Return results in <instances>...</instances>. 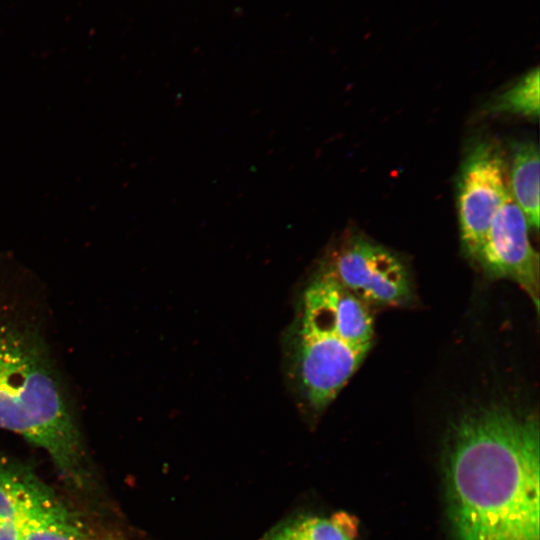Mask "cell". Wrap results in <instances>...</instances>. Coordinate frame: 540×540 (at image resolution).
I'll list each match as a JSON object with an SVG mask.
<instances>
[{
    "label": "cell",
    "mask_w": 540,
    "mask_h": 540,
    "mask_svg": "<svg viewBox=\"0 0 540 540\" xmlns=\"http://www.w3.org/2000/svg\"><path fill=\"white\" fill-rule=\"evenodd\" d=\"M539 422L489 405L452 427L447 485L455 540H539Z\"/></svg>",
    "instance_id": "6da1fadb"
},
{
    "label": "cell",
    "mask_w": 540,
    "mask_h": 540,
    "mask_svg": "<svg viewBox=\"0 0 540 540\" xmlns=\"http://www.w3.org/2000/svg\"><path fill=\"white\" fill-rule=\"evenodd\" d=\"M0 429L14 432L49 455L76 489L91 474L73 404L41 332L0 312Z\"/></svg>",
    "instance_id": "7a4b0ae2"
},
{
    "label": "cell",
    "mask_w": 540,
    "mask_h": 540,
    "mask_svg": "<svg viewBox=\"0 0 540 540\" xmlns=\"http://www.w3.org/2000/svg\"><path fill=\"white\" fill-rule=\"evenodd\" d=\"M508 194L507 161L502 148L492 139L475 141L461 163L456 182L460 240L472 259Z\"/></svg>",
    "instance_id": "3957f363"
},
{
    "label": "cell",
    "mask_w": 540,
    "mask_h": 540,
    "mask_svg": "<svg viewBox=\"0 0 540 540\" xmlns=\"http://www.w3.org/2000/svg\"><path fill=\"white\" fill-rule=\"evenodd\" d=\"M370 348L337 332L295 323L292 365L304 400L314 411L328 406L359 368Z\"/></svg>",
    "instance_id": "277c9868"
},
{
    "label": "cell",
    "mask_w": 540,
    "mask_h": 540,
    "mask_svg": "<svg viewBox=\"0 0 540 540\" xmlns=\"http://www.w3.org/2000/svg\"><path fill=\"white\" fill-rule=\"evenodd\" d=\"M326 269L369 306H399L411 299L410 277L403 261L363 235L346 237Z\"/></svg>",
    "instance_id": "5b68a950"
},
{
    "label": "cell",
    "mask_w": 540,
    "mask_h": 540,
    "mask_svg": "<svg viewBox=\"0 0 540 540\" xmlns=\"http://www.w3.org/2000/svg\"><path fill=\"white\" fill-rule=\"evenodd\" d=\"M525 215L508 194L475 258L492 278L516 282L539 306V256L529 240Z\"/></svg>",
    "instance_id": "8992f818"
},
{
    "label": "cell",
    "mask_w": 540,
    "mask_h": 540,
    "mask_svg": "<svg viewBox=\"0 0 540 540\" xmlns=\"http://www.w3.org/2000/svg\"><path fill=\"white\" fill-rule=\"evenodd\" d=\"M297 321L334 330L353 345L372 346L374 324L369 305L342 286L326 268L306 287Z\"/></svg>",
    "instance_id": "52a82bcc"
},
{
    "label": "cell",
    "mask_w": 540,
    "mask_h": 540,
    "mask_svg": "<svg viewBox=\"0 0 540 540\" xmlns=\"http://www.w3.org/2000/svg\"><path fill=\"white\" fill-rule=\"evenodd\" d=\"M64 505L32 470L0 454V540H25Z\"/></svg>",
    "instance_id": "ba28073f"
},
{
    "label": "cell",
    "mask_w": 540,
    "mask_h": 540,
    "mask_svg": "<svg viewBox=\"0 0 540 540\" xmlns=\"http://www.w3.org/2000/svg\"><path fill=\"white\" fill-rule=\"evenodd\" d=\"M507 163L511 198L522 210L529 228H539V148L532 140L515 141Z\"/></svg>",
    "instance_id": "9c48e42d"
},
{
    "label": "cell",
    "mask_w": 540,
    "mask_h": 540,
    "mask_svg": "<svg viewBox=\"0 0 540 540\" xmlns=\"http://www.w3.org/2000/svg\"><path fill=\"white\" fill-rule=\"evenodd\" d=\"M261 540H357V524L345 513L329 518L300 514L275 525Z\"/></svg>",
    "instance_id": "30bf717a"
},
{
    "label": "cell",
    "mask_w": 540,
    "mask_h": 540,
    "mask_svg": "<svg viewBox=\"0 0 540 540\" xmlns=\"http://www.w3.org/2000/svg\"><path fill=\"white\" fill-rule=\"evenodd\" d=\"M539 69L525 73L487 105L490 114H508L529 120L539 118Z\"/></svg>",
    "instance_id": "8fae6325"
},
{
    "label": "cell",
    "mask_w": 540,
    "mask_h": 540,
    "mask_svg": "<svg viewBox=\"0 0 540 540\" xmlns=\"http://www.w3.org/2000/svg\"><path fill=\"white\" fill-rule=\"evenodd\" d=\"M25 540H97L79 518L64 505L38 526Z\"/></svg>",
    "instance_id": "7c38bea8"
}]
</instances>
